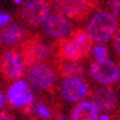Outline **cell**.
<instances>
[{"instance_id": "obj_13", "label": "cell", "mask_w": 120, "mask_h": 120, "mask_svg": "<svg viewBox=\"0 0 120 120\" xmlns=\"http://www.w3.org/2000/svg\"><path fill=\"white\" fill-rule=\"evenodd\" d=\"M26 36H28V32L24 26L19 24H11L5 26L3 32L0 33V41L5 45L13 46L20 42H24L26 40Z\"/></svg>"}, {"instance_id": "obj_25", "label": "cell", "mask_w": 120, "mask_h": 120, "mask_svg": "<svg viewBox=\"0 0 120 120\" xmlns=\"http://www.w3.org/2000/svg\"><path fill=\"white\" fill-rule=\"evenodd\" d=\"M115 120H120V112L115 115Z\"/></svg>"}, {"instance_id": "obj_12", "label": "cell", "mask_w": 120, "mask_h": 120, "mask_svg": "<svg viewBox=\"0 0 120 120\" xmlns=\"http://www.w3.org/2000/svg\"><path fill=\"white\" fill-rule=\"evenodd\" d=\"M92 102L103 111H112L117 107V94L116 90L111 86L107 87H99L95 88L92 92H90Z\"/></svg>"}, {"instance_id": "obj_10", "label": "cell", "mask_w": 120, "mask_h": 120, "mask_svg": "<svg viewBox=\"0 0 120 120\" xmlns=\"http://www.w3.org/2000/svg\"><path fill=\"white\" fill-rule=\"evenodd\" d=\"M45 32L56 40L65 38L73 32V26L69 19L62 13H52L48 16V19L44 22Z\"/></svg>"}, {"instance_id": "obj_3", "label": "cell", "mask_w": 120, "mask_h": 120, "mask_svg": "<svg viewBox=\"0 0 120 120\" xmlns=\"http://www.w3.org/2000/svg\"><path fill=\"white\" fill-rule=\"evenodd\" d=\"M20 50L25 66H33L38 62L48 61L53 54V49L38 34L25 40L20 46Z\"/></svg>"}, {"instance_id": "obj_24", "label": "cell", "mask_w": 120, "mask_h": 120, "mask_svg": "<svg viewBox=\"0 0 120 120\" xmlns=\"http://www.w3.org/2000/svg\"><path fill=\"white\" fill-rule=\"evenodd\" d=\"M98 120H111V117H109L108 115H103V116H100Z\"/></svg>"}, {"instance_id": "obj_2", "label": "cell", "mask_w": 120, "mask_h": 120, "mask_svg": "<svg viewBox=\"0 0 120 120\" xmlns=\"http://www.w3.org/2000/svg\"><path fill=\"white\" fill-rule=\"evenodd\" d=\"M117 26H119V21L113 13L98 12L88 21L86 32L91 37L92 41L98 44H104L113 36Z\"/></svg>"}, {"instance_id": "obj_14", "label": "cell", "mask_w": 120, "mask_h": 120, "mask_svg": "<svg viewBox=\"0 0 120 120\" xmlns=\"http://www.w3.org/2000/svg\"><path fill=\"white\" fill-rule=\"evenodd\" d=\"M99 109L94 102H81L71 111V120H98Z\"/></svg>"}, {"instance_id": "obj_6", "label": "cell", "mask_w": 120, "mask_h": 120, "mask_svg": "<svg viewBox=\"0 0 120 120\" xmlns=\"http://www.w3.org/2000/svg\"><path fill=\"white\" fill-rule=\"evenodd\" d=\"M28 82L40 91H53L56 85L54 70L48 65H33L28 74Z\"/></svg>"}, {"instance_id": "obj_5", "label": "cell", "mask_w": 120, "mask_h": 120, "mask_svg": "<svg viewBox=\"0 0 120 120\" xmlns=\"http://www.w3.org/2000/svg\"><path fill=\"white\" fill-rule=\"evenodd\" d=\"M20 15L29 25L38 26L45 22L50 15V4L46 0H25Z\"/></svg>"}, {"instance_id": "obj_23", "label": "cell", "mask_w": 120, "mask_h": 120, "mask_svg": "<svg viewBox=\"0 0 120 120\" xmlns=\"http://www.w3.org/2000/svg\"><path fill=\"white\" fill-rule=\"evenodd\" d=\"M54 120H69V117H67V116H65V115H64V113H57V115H56V119H54Z\"/></svg>"}, {"instance_id": "obj_15", "label": "cell", "mask_w": 120, "mask_h": 120, "mask_svg": "<svg viewBox=\"0 0 120 120\" xmlns=\"http://www.w3.org/2000/svg\"><path fill=\"white\" fill-rule=\"evenodd\" d=\"M24 113L30 119H42V120H52L53 112L46 106L44 100H33L30 104L24 107Z\"/></svg>"}, {"instance_id": "obj_17", "label": "cell", "mask_w": 120, "mask_h": 120, "mask_svg": "<svg viewBox=\"0 0 120 120\" xmlns=\"http://www.w3.org/2000/svg\"><path fill=\"white\" fill-rule=\"evenodd\" d=\"M94 57L96 58V61L107 60V57H108V49L104 45H96L94 48Z\"/></svg>"}, {"instance_id": "obj_7", "label": "cell", "mask_w": 120, "mask_h": 120, "mask_svg": "<svg viewBox=\"0 0 120 120\" xmlns=\"http://www.w3.org/2000/svg\"><path fill=\"white\" fill-rule=\"evenodd\" d=\"M25 64L21 54L17 52L9 50L0 57V74L5 81H16L20 79L24 74Z\"/></svg>"}, {"instance_id": "obj_8", "label": "cell", "mask_w": 120, "mask_h": 120, "mask_svg": "<svg viewBox=\"0 0 120 120\" xmlns=\"http://www.w3.org/2000/svg\"><path fill=\"white\" fill-rule=\"evenodd\" d=\"M90 74L98 83L111 85L117 82L120 77V67L109 60L95 61L90 66Z\"/></svg>"}, {"instance_id": "obj_20", "label": "cell", "mask_w": 120, "mask_h": 120, "mask_svg": "<svg viewBox=\"0 0 120 120\" xmlns=\"http://www.w3.org/2000/svg\"><path fill=\"white\" fill-rule=\"evenodd\" d=\"M11 21V16L8 13H3V12H0V26L1 25H5L8 22Z\"/></svg>"}, {"instance_id": "obj_21", "label": "cell", "mask_w": 120, "mask_h": 120, "mask_svg": "<svg viewBox=\"0 0 120 120\" xmlns=\"http://www.w3.org/2000/svg\"><path fill=\"white\" fill-rule=\"evenodd\" d=\"M5 103H7V96L4 92H0V108H3L5 106Z\"/></svg>"}, {"instance_id": "obj_4", "label": "cell", "mask_w": 120, "mask_h": 120, "mask_svg": "<svg viewBox=\"0 0 120 120\" xmlns=\"http://www.w3.org/2000/svg\"><path fill=\"white\" fill-rule=\"evenodd\" d=\"M57 9L64 16L82 21L98 7V0H54Z\"/></svg>"}, {"instance_id": "obj_16", "label": "cell", "mask_w": 120, "mask_h": 120, "mask_svg": "<svg viewBox=\"0 0 120 120\" xmlns=\"http://www.w3.org/2000/svg\"><path fill=\"white\" fill-rule=\"evenodd\" d=\"M57 71L64 78H83L85 77V67L79 62H70V61H58L57 62Z\"/></svg>"}, {"instance_id": "obj_18", "label": "cell", "mask_w": 120, "mask_h": 120, "mask_svg": "<svg viewBox=\"0 0 120 120\" xmlns=\"http://www.w3.org/2000/svg\"><path fill=\"white\" fill-rule=\"evenodd\" d=\"M112 44H113V49H115V53H116V56L119 57V60H120V25L117 26L116 32L113 33Z\"/></svg>"}, {"instance_id": "obj_22", "label": "cell", "mask_w": 120, "mask_h": 120, "mask_svg": "<svg viewBox=\"0 0 120 120\" xmlns=\"http://www.w3.org/2000/svg\"><path fill=\"white\" fill-rule=\"evenodd\" d=\"M0 120H13L8 112H0Z\"/></svg>"}, {"instance_id": "obj_1", "label": "cell", "mask_w": 120, "mask_h": 120, "mask_svg": "<svg viewBox=\"0 0 120 120\" xmlns=\"http://www.w3.org/2000/svg\"><path fill=\"white\" fill-rule=\"evenodd\" d=\"M54 49L58 61L79 62L88 57L92 49V40L86 30L77 28L67 37L58 40Z\"/></svg>"}, {"instance_id": "obj_9", "label": "cell", "mask_w": 120, "mask_h": 120, "mask_svg": "<svg viewBox=\"0 0 120 120\" xmlns=\"http://www.w3.org/2000/svg\"><path fill=\"white\" fill-rule=\"evenodd\" d=\"M61 94L66 102L77 103L90 94V86L83 78H65L61 86Z\"/></svg>"}, {"instance_id": "obj_19", "label": "cell", "mask_w": 120, "mask_h": 120, "mask_svg": "<svg viewBox=\"0 0 120 120\" xmlns=\"http://www.w3.org/2000/svg\"><path fill=\"white\" fill-rule=\"evenodd\" d=\"M109 8L116 17H120V0H108Z\"/></svg>"}, {"instance_id": "obj_26", "label": "cell", "mask_w": 120, "mask_h": 120, "mask_svg": "<svg viewBox=\"0 0 120 120\" xmlns=\"http://www.w3.org/2000/svg\"><path fill=\"white\" fill-rule=\"evenodd\" d=\"M13 1H15L16 4H21V3H22V0H13Z\"/></svg>"}, {"instance_id": "obj_11", "label": "cell", "mask_w": 120, "mask_h": 120, "mask_svg": "<svg viewBox=\"0 0 120 120\" xmlns=\"http://www.w3.org/2000/svg\"><path fill=\"white\" fill-rule=\"evenodd\" d=\"M7 98L9 100V104L16 108H24L34 100V95L25 81L15 82L8 90Z\"/></svg>"}]
</instances>
